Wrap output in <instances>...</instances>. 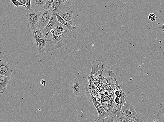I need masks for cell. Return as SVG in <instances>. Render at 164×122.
<instances>
[{"instance_id": "20", "label": "cell", "mask_w": 164, "mask_h": 122, "mask_svg": "<svg viewBox=\"0 0 164 122\" xmlns=\"http://www.w3.org/2000/svg\"><path fill=\"white\" fill-rule=\"evenodd\" d=\"M32 33L33 34L34 39L35 38H37L39 40L45 39L42 30L39 29V28L35 27Z\"/></svg>"}, {"instance_id": "9", "label": "cell", "mask_w": 164, "mask_h": 122, "mask_svg": "<svg viewBox=\"0 0 164 122\" xmlns=\"http://www.w3.org/2000/svg\"><path fill=\"white\" fill-rule=\"evenodd\" d=\"M72 87L75 96H79L83 91V85L82 81L81 79L75 78L72 82Z\"/></svg>"}, {"instance_id": "2", "label": "cell", "mask_w": 164, "mask_h": 122, "mask_svg": "<svg viewBox=\"0 0 164 122\" xmlns=\"http://www.w3.org/2000/svg\"><path fill=\"white\" fill-rule=\"evenodd\" d=\"M126 102L122 107L121 113L122 116H125L132 119L136 122H148L147 118L135 110L132 104L125 97Z\"/></svg>"}, {"instance_id": "8", "label": "cell", "mask_w": 164, "mask_h": 122, "mask_svg": "<svg viewBox=\"0 0 164 122\" xmlns=\"http://www.w3.org/2000/svg\"><path fill=\"white\" fill-rule=\"evenodd\" d=\"M57 21V19L56 14H53L50 22H49L48 24L46 26V27H45L44 29L42 30L45 40L48 37L49 33H50L51 30L53 29L54 26L55 25Z\"/></svg>"}, {"instance_id": "13", "label": "cell", "mask_w": 164, "mask_h": 122, "mask_svg": "<svg viewBox=\"0 0 164 122\" xmlns=\"http://www.w3.org/2000/svg\"><path fill=\"white\" fill-rule=\"evenodd\" d=\"M91 64L92 67H93L97 72H103L108 66L105 62L98 59L92 62Z\"/></svg>"}, {"instance_id": "11", "label": "cell", "mask_w": 164, "mask_h": 122, "mask_svg": "<svg viewBox=\"0 0 164 122\" xmlns=\"http://www.w3.org/2000/svg\"><path fill=\"white\" fill-rule=\"evenodd\" d=\"M46 0H31V8L36 11L42 12L45 10Z\"/></svg>"}, {"instance_id": "38", "label": "cell", "mask_w": 164, "mask_h": 122, "mask_svg": "<svg viewBox=\"0 0 164 122\" xmlns=\"http://www.w3.org/2000/svg\"><path fill=\"white\" fill-rule=\"evenodd\" d=\"M40 84L43 86L45 87L46 86V85L47 84V82L46 80H42L40 81Z\"/></svg>"}, {"instance_id": "19", "label": "cell", "mask_w": 164, "mask_h": 122, "mask_svg": "<svg viewBox=\"0 0 164 122\" xmlns=\"http://www.w3.org/2000/svg\"><path fill=\"white\" fill-rule=\"evenodd\" d=\"M58 22H59L61 24L65 26H66L69 29L71 30L72 31H76L77 27H75L72 26L70 24H69L68 22L64 20L63 19H62L61 17L59 15L57 14H56Z\"/></svg>"}, {"instance_id": "29", "label": "cell", "mask_w": 164, "mask_h": 122, "mask_svg": "<svg viewBox=\"0 0 164 122\" xmlns=\"http://www.w3.org/2000/svg\"><path fill=\"white\" fill-rule=\"evenodd\" d=\"M148 18L152 22H154L156 20V17L155 13L150 14L148 16Z\"/></svg>"}, {"instance_id": "25", "label": "cell", "mask_w": 164, "mask_h": 122, "mask_svg": "<svg viewBox=\"0 0 164 122\" xmlns=\"http://www.w3.org/2000/svg\"><path fill=\"white\" fill-rule=\"evenodd\" d=\"M116 97V96L114 95L113 98H112V99L111 100H110L109 101L107 102V103L108 104H109V105L110 106H111V108H113L114 106H115V105L116 104V103L115 101H114V98H115Z\"/></svg>"}, {"instance_id": "4", "label": "cell", "mask_w": 164, "mask_h": 122, "mask_svg": "<svg viewBox=\"0 0 164 122\" xmlns=\"http://www.w3.org/2000/svg\"><path fill=\"white\" fill-rule=\"evenodd\" d=\"M50 10L45 9L42 12L38 21L35 27L42 30L48 25L53 14Z\"/></svg>"}, {"instance_id": "27", "label": "cell", "mask_w": 164, "mask_h": 122, "mask_svg": "<svg viewBox=\"0 0 164 122\" xmlns=\"http://www.w3.org/2000/svg\"><path fill=\"white\" fill-rule=\"evenodd\" d=\"M54 0L52 1H49V0H46V4H45V9L49 10Z\"/></svg>"}, {"instance_id": "37", "label": "cell", "mask_w": 164, "mask_h": 122, "mask_svg": "<svg viewBox=\"0 0 164 122\" xmlns=\"http://www.w3.org/2000/svg\"><path fill=\"white\" fill-rule=\"evenodd\" d=\"M114 101H115L116 104H119L120 102V98L116 97L115 98H114Z\"/></svg>"}, {"instance_id": "33", "label": "cell", "mask_w": 164, "mask_h": 122, "mask_svg": "<svg viewBox=\"0 0 164 122\" xmlns=\"http://www.w3.org/2000/svg\"><path fill=\"white\" fill-rule=\"evenodd\" d=\"M92 102L96 109H97L101 104V102L94 99H93Z\"/></svg>"}, {"instance_id": "28", "label": "cell", "mask_w": 164, "mask_h": 122, "mask_svg": "<svg viewBox=\"0 0 164 122\" xmlns=\"http://www.w3.org/2000/svg\"><path fill=\"white\" fill-rule=\"evenodd\" d=\"M122 84L123 83H122L121 85H118L117 82H116V84L115 85V86H114V90L119 91L121 92L122 93L124 92L122 91L121 88V86Z\"/></svg>"}, {"instance_id": "15", "label": "cell", "mask_w": 164, "mask_h": 122, "mask_svg": "<svg viewBox=\"0 0 164 122\" xmlns=\"http://www.w3.org/2000/svg\"><path fill=\"white\" fill-rule=\"evenodd\" d=\"M123 106L124 104H116L113 108L111 116L113 118L115 117H122L121 111L122 107Z\"/></svg>"}, {"instance_id": "1", "label": "cell", "mask_w": 164, "mask_h": 122, "mask_svg": "<svg viewBox=\"0 0 164 122\" xmlns=\"http://www.w3.org/2000/svg\"><path fill=\"white\" fill-rule=\"evenodd\" d=\"M76 39V31H72L58 21L46 40L45 48L40 53L55 50Z\"/></svg>"}, {"instance_id": "18", "label": "cell", "mask_w": 164, "mask_h": 122, "mask_svg": "<svg viewBox=\"0 0 164 122\" xmlns=\"http://www.w3.org/2000/svg\"><path fill=\"white\" fill-rule=\"evenodd\" d=\"M157 116L158 122H164V102L160 104L157 112Z\"/></svg>"}, {"instance_id": "5", "label": "cell", "mask_w": 164, "mask_h": 122, "mask_svg": "<svg viewBox=\"0 0 164 122\" xmlns=\"http://www.w3.org/2000/svg\"><path fill=\"white\" fill-rule=\"evenodd\" d=\"M25 14L32 32L33 31L34 27L37 23L39 18L42 12H39L32 10H26Z\"/></svg>"}, {"instance_id": "36", "label": "cell", "mask_w": 164, "mask_h": 122, "mask_svg": "<svg viewBox=\"0 0 164 122\" xmlns=\"http://www.w3.org/2000/svg\"><path fill=\"white\" fill-rule=\"evenodd\" d=\"M95 85L96 88L97 90L99 93H102L104 91V89L102 86H99V85Z\"/></svg>"}, {"instance_id": "39", "label": "cell", "mask_w": 164, "mask_h": 122, "mask_svg": "<svg viewBox=\"0 0 164 122\" xmlns=\"http://www.w3.org/2000/svg\"><path fill=\"white\" fill-rule=\"evenodd\" d=\"M135 120L132 119L128 118L123 122H135Z\"/></svg>"}, {"instance_id": "31", "label": "cell", "mask_w": 164, "mask_h": 122, "mask_svg": "<svg viewBox=\"0 0 164 122\" xmlns=\"http://www.w3.org/2000/svg\"><path fill=\"white\" fill-rule=\"evenodd\" d=\"M31 0H26L25 3L26 5L27 6L26 10H31Z\"/></svg>"}, {"instance_id": "40", "label": "cell", "mask_w": 164, "mask_h": 122, "mask_svg": "<svg viewBox=\"0 0 164 122\" xmlns=\"http://www.w3.org/2000/svg\"><path fill=\"white\" fill-rule=\"evenodd\" d=\"M25 1L26 0H18L19 2H20V3L24 5H25L26 4Z\"/></svg>"}, {"instance_id": "16", "label": "cell", "mask_w": 164, "mask_h": 122, "mask_svg": "<svg viewBox=\"0 0 164 122\" xmlns=\"http://www.w3.org/2000/svg\"><path fill=\"white\" fill-rule=\"evenodd\" d=\"M34 40L35 41V45L36 48L40 52L46 47V40L45 39L39 40L37 38H35Z\"/></svg>"}, {"instance_id": "21", "label": "cell", "mask_w": 164, "mask_h": 122, "mask_svg": "<svg viewBox=\"0 0 164 122\" xmlns=\"http://www.w3.org/2000/svg\"><path fill=\"white\" fill-rule=\"evenodd\" d=\"M101 106L104 109L105 112L108 114L109 116H111L112 115V112L113 110V108L111 106L109 105L107 102H104L101 104Z\"/></svg>"}, {"instance_id": "35", "label": "cell", "mask_w": 164, "mask_h": 122, "mask_svg": "<svg viewBox=\"0 0 164 122\" xmlns=\"http://www.w3.org/2000/svg\"><path fill=\"white\" fill-rule=\"evenodd\" d=\"M114 118L111 116L105 118L103 122H114Z\"/></svg>"}, {"instance_id": "41", "label": "cell", "mask_w": 164, "mask_h": 122, "mask_svg": "<svg viewBox=\"0 0 164 122\" xmlns=\"http://www.w3.org/2000/svg\"><path fill=\"white\" fill-rule=\"evenodd\" d=\"M114 119V122H118V121H117V120H116V119Z\"/></svg>"}, {"instance_id": "3", "label": "cell", "mask_w": 164, "mask_h": 122, "mask_svg": "<svg viewBox=\"0 0 164 122\" xmlns=\"http://www.w3.org/2000/svg\"><path fill=\"white\" fill-rule=\"evenodd\" d=\"M105 78H111L115 80L116 82L122 76V72L119 68L112 65H108L103 72Z\"/></svg>"}, {"instance_id": "24", "label": "cell", "mask_w": 164, "mask_h": 122, "mask_svg": "<svg viewBox=\"0 0 164 122\" xmlns=\"http://www.w3.org/2000/svg\"><path fill=\"white\" fill-rule=\"evenodd\" d=\"M88 82L89 83L90 85L92 83H93L95 81V78L94 76L92 73H91L88 75Z\"/></svg>"}, {"instance_id": "34", "label": "cell", "mask_w": 164, "mask_h": 122, "mask_svg": "<svg viewBox=\"0 0 164 122\" xmlns=\"http://www.w3.org/2000/svg\"><path fill=\"white\" fill-rule=\"evenodd\" d=\"M110 90L109 89L105 90H104L103 92L101 93L102 95V98L108 97L109 95Z\"/></svg>"}, {"instance_id": "10", "label": "cell", "mask_w": 164, "mask_h": 122, "mask_svg": "<svg viewBox=\"0 0 164 122\" xmlns=\"http://www.w3.org/2000/svg\"><path fill=\"white\" fill-rule=\"evenodd\" d=\"M85 91L88 99L91 102H92L93 96L98 93L94 82L91 85L88 82L87 83L85 86Z\"/></svg>"}, {"instance_id": "30", "label": "cell", "mask_w": 164, "mask_h": 122, "mask_svg": "<svg viewBox=\"0 0 164 122\" xmlns=\"http://www.w3.org/2000/svg\"><path fill=\"white\" fill-rule=\"evenodd\" d=\"M126 93H122L121 92L117 91H115L114 92V95L116 96V97H118L120 98L122 97V96L125 94Z\"/></svg>"}, {"instance_id": "23", "label": "cell", "mask_w": 164, "mask_h": 122, "mask_svg": "<svg viewBox=\"0 0 164 122\" xmlns=\"http://www.w3.org/2000/svg\"><path fill=\"white\" fill-rule=\"evenodd\" d=\"M102 95L101 93H98L93 96V99H94L101 102Z\"/></svg>"}, {"instance_id": "12", "label": "cell", "mask_w": 164, "mask_h": 122, "mask_svg": "<svg viewBox=\"0 0 164 122\" xmlns=\"http://www.w3.org/2000/svg\"><path fill=\"white\" fill-rule=\"evenodd\" d=\"M64 6V0H54L49 10L54 14H58Z\"/></svg>"}, {"instance_id": "7", "label": "cell", "mask_w": 164, "mask_h": 122, "mask_svg": "<svg viewBox=\"0 0 164 122\" xmlns=\"http://www.w3.org/2000/svg\"><path fill=\"white\" fill-rule=\"evenodd\" d=\"M12 73L11 66L1 59L0 60V75L7 77L10 79Z\"/></svg>"}, {"instance_id": "26", "label": "cell", "mask_w": 164, "mask_h": 122, "mask_svg": "<svg viewBox=\"0 0 164 122\" xmlns=\"http://www.w3.org/2000/svg\"><path fill=\"white\" fill-rule=\"evenodd\" d=\"M64 6L65 7H69V6L72 5L74 4L75 1V0H70V1H67V0H64Z\"/></svg>"}, {"instance_id": "22", "label": "cell", "mask_w": 164, "mask_h": 122, "mask_svg": "<svg viewBox=\"0 0 164 122\" xmlns=\"http://www.w3.org/2000/svg\"><path fill=\"white\" fill-rule=\"evenodd\" d=\"M11 3H12L14 4V6L15 7H16L18 8H19V6H24L26 8H27V6L26 5H23L22 4H21L20 3V2H19L18 1H15V0H11L10 1Z\"/></svg>"}, {"instance_id": "17", "label": "cell", "mask_w": 164, "mask_h": 122, "mask_svg": "<svg viewBox=\"0 0 164 122\" xmlns=\"http://www.w3.org/2000/svg\"><path fill=\"white\" fill-rule=\"evenodd\" d=\"M97 109L98 114V120H101L104 121L105 118H107V117H109L108 114L105 112L103 107L101 106V104Z\"/></svg>"}, {"instance_id": "14", "label": "cell", "mask_w": 164, "mask_h": 122, "mask_svg": "<svg viewBox=\"0 0 164 122\" xmlns=\"http://www.w3.org/2000/svg\"><path fill=\"white\" fill-rule=\"evenodd\" d=\"M10 80V79L8 77L0 75V93L5 92Z\"/></svg>"}, {"instance_id": "6", "label": "cell", "mask_w": 164, "mask_h": 122, "mask_svg": "<svg viewBox=\"0 0 164 122\" xmlns=\"http://www.w3.org/2000/svg\"><path fill=\"white\" fill-rule=\"evenodd\" d=\"M57 14L69 24L73 27H76L73 18V12L70 7L64 6L63 9Z\"/></svg>"}, {"instance_id": "32", "label": "cell", "mask_w": 164, "mask_h": 122, "mask_svg": "<svg viewBox=\"0 0 164 122\" xmlns=\"http://www.w3.org/2000/svg\"><path fill=\"white\" fill-rule=\"evenodd\" d=\"M112 98H110L109 97V96H108V97L102 98H101V104L103 103L107 102L109 101L110 100L112 99Z\"/></svg>"}]
</instances>
